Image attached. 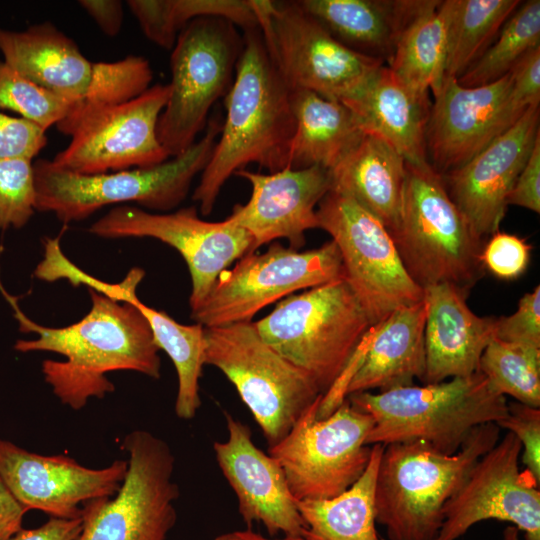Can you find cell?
<instances>
[{"label":"cell","instance_id":"cell-50","mask_svg":"<svg viewBox=\"0 0 540 540\" xmlns=\"http://www.w3.org/2000/svg\"><path fill=\"white\" fill-rule=\"evenodd\" d=\"M520 530L514 525H509L503 530L502 540H520Z\"/></svg>","mask_w":540,"mask_h":540},{"label":"cell","instance_id":"cell-17","mask_svg":"<svg viewBox=\"0 0 540 540\" xmlns=\"http://www.w3.org/2000/svg\"><path fill=\"white\" fill-rule=\"evenodd\" d=\"M433 96L425 141L428 162L440 175L467 163L527 109L513 96L510 73L477 87L445 77Z\"/></svg>","mask_w":540,"mask_h":540},{"label":"cell","instance_id":"cell-42","mask_svg":"<svg viewBox=\"0 0 540 540\" xmlns=\"http://www.w3.org/2000/svg\"><path fill=\"white\" fill-rule=\"evenodd\" d=\"M46 145V131L22 117H11L0 112V159L32 160Z\"/></svg>","mask_w":540,"mask_h":540},{"label":"cell","instance_id":"cell-4","mask_svg":"<svg viewBox=\"0 0 540 540\" xmlns=\"http://www.w3.org/2000/svg\"><path fill=\"white\" fill-rule=\"evenodd\" d=\"M347 397L374 420L366 445L419 441L446 455L458 452L478 426L504 419L508 403L480 371L439 383Z\"/></svg>","mask_w":540,"mask_h":540},{"label":"cell","instance_id":"cell-44","mask_svg":"<svg viewBox=\"0 0 540 540\" xmlns=\"http://www.w3.org/2000/svg\"><path fill=\"white\" fill-rule=\"evenodd\" d=\"M512 93L525 108L540 103V46L526 52L510 69Z\"/></svg>","mask_w":540,"mask_h":540},{"label":"cell","instance_id":"cell-31","mask_svg":"<svg viewBox=\"0 0 540 540\" xmlns=\"http://www.w3.org/2000/svg\"><path fill=\"white\" fill-rule=\"evenodd\" d=\"M453 0H413L398 35L389 69L420 95L435 94L445 78L447 32Z\"/></svg>","mask_w":540,"mask_h":540},{"label":"cell","instance_id":"cell-20","mask_svg":"<svg viewBox=\"0 0 540 540\" xmlns=\"http://www.w3.org/2000/svg\"><path fill=\"white\" fill-rule=\"evenodd\" d=\"M539 104L464 165L442 174L447 192L476 235L498 231L508 195L540 134Z\"/></svg>","mask_w":540,"mask_h":540},{"label":"cell","instance_id":"cell-14","mask_svg":"<svg viewBox=\"0 0 540 540\" xmlns=\"http://www.w3.org/2000/svg\"><path fill=\"white\" fill-rule=\"evenodd\" d=\"M339 279H344V269L332 240L307 251L274 243L266 252L248 253L224 270L191 317L204 327L251 322L261 309L283 297Z\"/></svg>","mask_w":540,"mask_h":540},{"label":"cell","instance_id":"cell-32","mask_svg":"<svg viewBox=\"0 0 540 540\" xmlns=\"http://www.w3.org/2000/svg\"><path fill=\"white\" fill-rule=\"evenodd\" d=\"M382 444L372 445L362 476L342 494L297 502L306 540H384L376 529L374 491Z\"/></svg>","mask_w":540,"mask_h":540},{"label":"cell","instance_id":"cell-6","mask_svg":"<svg viewBox=\"0 0 540 540\" xmlns=\"http://www.w3.org/2000/svg\"><path fill=\"white\" fill-rule=\"evenodd\" d=\"M220 130L219 120L211 118L202 138L149 168L86 175L38 159L33 164L36 211L51 212L63 223L81 221L111 204L134 202L150 210L170 211L184 201L193 179L206 167Z\"/></svg>","mask_w":540,"mask_h":540},{"label":"cell","instance_id":"cell-26","mask_svg":"<svg viewBox=\"0 0 540 540\" xmlns=\"http://www.w3.org/2000/svg\"><path fill=\"white\" fill-rule=\"evenodd\" d=\"M4 62L42 88L71 103L86 92L92 64L78 45L50 22L22 32L0 28Z\"/></svg>","mask_w":540,"mask_h":540},{"label":"cell","instance_id":"cell-10","mask_svg":"<svg viewBox=\"0 0 540 540\" xmlns=\"http://www.w3.org/2000/svg\"><path fill=\"white\" fill-rule=\"evenodd\" d=\"M252 1L268 52L290 90L343 102L385 65L340 43L295 1Z\"/></svg>","mask_w":540,"mask_h":540},{"label":"cell","instance_id":"cell-23","mask_svg":"<svg viewBox=\"0 0 540 540\" xmlns=\"http://www.w3.org/2000/svg\"><path fill=\"white\" fill-rule=\"evenodd\" d=\"M426 302L399 308L372 326L346 372L345 396L423 382Z\"/></svg>","mask_w":540,"mask_h":540},{"label":"cell","instance_id":"cell-25","mask_svg":"<svg viewBox=\"0 0 540 540\" xmlns=\"http://www.w3.org/2000/svg\"><path fill=\"white\" fill-rule=\"evenodd\" d=\"M342 103L366 135L385 140L407 163L430 164L425 141L428 95L405 86L388 66L383 65L360 92Z\"/></svg>","mask_w":540,"mask_h":540},{"label":"cell","instance_id":"cell-5","mask_svg":"<svg viewBox=\"0 0 540 540\" xmlns=\"http://www.w3.org/2000/svg\"><path fill=\"white\" fill-rule=\"evenodd\" d=\"M411 279L422 289L452 284L466 293L483 277V240L430 164L406 162L400 213L388 230Z\"/></svg>","mask_w":540,"mask_h":540},{"label":"cell","instance_id":"cell-13","mask_svg":"<svg viewBox=\"0 0 540 540\" xmlns=\"http://www.w3.org/2000/svg\"><path fill=\"white\" fill-rule=\"evenodd\" d=\"M341 255L344 279L372 326L393 311L423 300L384 224L350 197L330 190L316 209Z\"/></svg>","mask_w":540,"mask_h":540},{"label":"cell","instance_id":"cell-9","mask_svg":"<svg viewBox=\"0 0 540 540\" xmlns=\"http://www.w3.org/2000/svg\"><path fill=\"white\" fill-rule=\"evenodd\" d=\"M243 45L237 26L218 17L194 19L178 35L170 57V95L157 124L170 157L196 142L210 109L228 93Z\"/></svg>","mask_w":540,"mask_h":540},{"label":"cell","instance_id":"cell-36","mask_svg":"<svg viewBox=\"0 0 540 540\" xmlns=\"http://www.w3.org/2000/svg\"><path fill=\"white\" fill-rule=\"evenodd\" d=\"M498 395L540 408V348L493 339L478 366Z\"/></svg>","mask_w":540,"mask_h":540},{"label":"cell","instance_id":"cell-48","mask_svg":"<svg viewBox=\"0 0 540 540\" xmlns=\"http://www.w3.org/2000/svg\"><path fill=\"white\" fill-rule=\"evenodd\" d=\"M26 512L0 477V540H9L22 529Z\"/></svg>","mask_w":540,"mask_h":540},{"label":"cell","instance_id":"cell-33","mask_svg":"<svg viewBox=\"0 0 540 540\" xmlns=\"http://www.w3.org/2000/svg\"><path fill=\"white\" fill-rule=\"evenodd\" d=\"M152 80L150 62L142 56L130 55L115 62H93L86 92L71 104L66 116L56 125L58 131L73 136L96 115L145 92Z\"/></svg>","mask_w":540,"mask_h":540},{"label":"cell","instance_id":"cell-45","mask_svg":"<svg viewBox=\"0 0 540 540\" xmlns=\"http://www.w3.org/2000/svg\"><path fill=\"white\" fill-rule=\"evenodd\" d=\"M507 205L540 212V134L508 195Z\"/></svg>","mask_w":540,"mask_h":540},{"label":"cell","instance_id":"cell-22","mask_svg":"<svg viewBox=\"0 0 540 540\" xmlns=\"http://www.w3.org/2000/svg\"><path fill=\"white\" fill-rule=\"evenodd\" d=\"M225 418L228 437L213 449L243 521L263 524L270 536L302 535L306 526L281 466L254 444L248 425L229 413Z\"/></svg>","mask_w":540,"mask_h":540},{"label":"cell","instance_id":"cell-34","mask_svg":"<svg viewBox=\"0 0 540 540\" xmlns=\"http://www.w3.org/2000/svg\"><path fill=\"white\" fill-rule=\"evenodd\" d=\"M520 4L519 0H453L445 77L458 79L492 43Z\"/></svg>","mask_w":540,"mask_h":540},{"label":"cell","instance_id":"cell-16","mask_svg":"<svg viewBox=\"0 0 540 540\" xmlns=\"http://www.w3.org/2000/svg\"><path fill=\"white\" fill-rule=\"evenodd\" d=\"M522 446L507 432L471 468L443 508L435 540H458L485 520L512 523L525 540H540V482L520 469Z\"/></svg>","mask_w":540,"mask_h":540},{"label":"cell","instance_id":"cell-40","mask_svg":"<svg viewBox=\"0 0 540 540\" xmlns=\"http://www.w3.org/2000/svg\"><path fill=\"white\" fill-rule=\"evenodd\" d=\"M513 433L522 446L521 462L540 482V408L513 401L507 403V415L496 423Z\"/></svg>","mask_w":540,"mask_h":540},{"label":"cell","instance_id":"cell-38","mask_svg":"<svg viewBox=\"0 0 540 540\" xmlns=\"http://www.w3.org/2000/svg\"><path fill=\"white\" fill-rule=\"evenodd\" d=\"M31 159H0V229L23 227L36 211Z\"/></svg>","mask_w":540,"mask_h":540},{"label":"cell","instance_id":"cell-47","mask_svg":"<svg viewBox=\"0 0 540 540\" xmlns=\"http://www.w3.org/2000/svg\"><path fill=\"white\" fill-rule=\"evenodd\" d=\"M78 3L105 35L115 37L119 34L124 18L123 3L121 1L80 0Z\"/></svg>","mask_w":540,"mask_h":540},{"label":"cell","instance_id":"cell-28","mask_svg":"<svg viewBox=\"0 0 540 540\" xmlns=\"http://www.w3.org/2000/svg\"><path fill=\"white\" fill-rule=\"evenodd\" d=\"M329 173L330 190L353 199L388 230L395 226L400 213L406 161L389 143L367 134Z\"/></svg>","mask_w":540,"mask_h":540},{"label":"cell","instance_id":"cell-46","mask_svg":"<svg viewBox=\"0 0 540 540\" xmlns=\"http://www.w3.org/2000/svg\"><path fill=\"white\" fill-rule=\"evenodd\" d=\"M82 528V519L50 517L43 525L21 529L9 540H76Z\"/></svg>","mask_w":540,"mask_h":540},{"label":"cell","instance_id":"cell-24","mask_svg":"<svg viewBox=\"0 0 540 540\" xmlns=\"http://www.w3.org/2000/svg\"><path fill=\"white\" fill-rule=\"evenodd\" d=\"M423 290L426 367L422 383L477 372L484 350L495 339L497 318L476 315L467 305L469 294L452 284H435Z\"/></svg>","mask_w":540,"mask_h":540},{"label":"cell","instance_id":"cell-37","mask_svg":"<svg viewBox=\"0 0 540 540\" xmlns=\"http://www.w3.org/2000/svg\"><path fill=\"white\" fill-rule=\"evenodd\" d=\"M71 104L0 62V109L12 110L46 131L66 116Z\"/></svg>","mask_w":540,"mask_h":540},{"label":"cell","instance_id":"cell-49","mask_svg":"<svg viewBox=\"0 0 540 540\" xmlns=\"http://www.w3.org/2000/svg\"><path fill=\"white\" fill-rule=\"evenodd\" d=\"M214 540H306L302 535H284L282 538H268L264 537L256 532H253L250 528L246 530L232 531L224 534H220L214 538Z\"/></svg>","mask_w":540,"mask_h":540},{"label":"cell","instance_id":"cell-27","mask_svg":"<svg viewBox=\"0 0 540 540\" xmlns=\"http://www.w3.org/2000/svg\"><path fill=\"white\" fill-rule=\"evenodd\" d=\"M141 268L131 269L119 283H107L95 279L92 289L121 302L133 304L147 320L155 344L171 359L178 376V392L175 402L176 415L184 420L192 419L201 406L199 380L205 364V327L199 323L184 325L166 312L156 310L136 295V288L144 277Z\"/></svg>","mask_w":540,"mask_h":540},{"label":"cell","instance_id":"cell-41","mask_svg":"<svg viewBox=\"0 0 540 540\" xmlns=\"http://www.w3.org/2000/svg\"><path fill=\"white\" fill-rule=\"evenodd\" d=\"M495 338L540 348V286L519 300L517 310L497 318Z\"/></svg>","mask_w":540,"mask_h":540},{"label":"cell","instance_id":"cell-11","mask_svg":"<svg viewBox=\"0 0 540 540\" xmlns=\"http://www.w3.org/2000/svg\"><path fill=\"white\" fill-rule=\"evenodd\" d=\"M320 395L297 419L288 434L269 447L296 499L336 497L364 473L372 445L365 440L373 418L345 399L329 416L318 419Z\"/></svg>","mask_w":540,"mask_h":540},{"label":"cell","instance_id":"cell-7","mask_svg":"<svg viewBox=\"0 0 540 540\" xmlns=\"http://www.w3.org/2000/svg\"><path fill=\"white\" fill-rule=\"evenodd\" d=\"M254 326L324 396L344 374L372 324L345 279H339L288 296Z\"/></svg>","mask_w":540,"mask_h":540},{"label":"cell","instance_id":"cell-1","mask_svg":"<svg viewBox=\"0 0 540 540\" xmlns=\"http://www.w3.org/2000/svg\"><path fill=\"white\" fill-rule=\"evenodd\" d=\"M5 296L19 323V330L37 335L18 340L20 352L48 351L66 360H44V380L54 395L73 410L86 406L92 397L102 399L115 390L106 377L112 371L129 370L154 379L160 377L159 348L143 314L131 303L121 302L89 289L91 308L78 322L66 327H46L28 318L17 299Z\"/></svg>","mask_w":540,"mask_h":540},{"label":"cell","instance_id":"cell-12","mask_svg":"<svg viewBox=\"0 0 540 540\" xmlns=\"http://www.w3.org/2000/svg\"><path fill=\"white\" fill-rule=\"evenodd\" d=\"M121 448L129 456L125 478L114 496L83 504L76 540H166L176 523L180 492L169 445L149 431L134 430Z\"/></svg>","mask_w":540,"mask_h":540},{"label":"cell","instance_id":"cell-43","mask_svg":"<svg viewBox=\"0 0 540 540\" xmlns=\"http://www.w3.org/2000/svg\"><path fill=\"white\" fill-rule=\"evenodd\" d=\"M126 3L146 38L161 48L172 50L179 33L170 21L169 0H128Z\"/></svg>","mask_w":540,"mask_h":540},{"label":"cell","instance_id":"cell-15","mask_svg":"<svg viewBox=\"0 0 540 540\" xmlns=\"http://www.w3.org/2000/svg\"><path fill=\"white\" fill-rule=\"evenodd\" d=\"M89 231L107 239L149 237L175 248L190 272L191 311L203 302L224 270L253 253V239L245 229L229 218L202 220L195 207L151 213L132 205H118L94 222Z\"/></svg>","mask_w":540,"mask_h":540},{"label":"cell","instance_id":"cell-21","mask_svg":"<svg viewBox=\"0 0 540 540\" xmlns=\"http://www.w3.org/2000/svg\"><path fill=\"white\" fill-rule=\"evenodd\" d=\"M235 175L247 180L252 192L228 218L251 235L253 252L281 238L298 250L305 244V232L318 228L316 206L331 189L329 170L312 166L262 174L241 169Z\"/></svg>","mask_w":540,"mask_h":540},{"label":"cell","instance_id":"cell-3","mask_svg":"<svg viewBox=\"0 0 540 540\" xmlns=\"http://www.w3.org/2000/svg\"><path fill=\"white\" fill-rule=\"evenodd\" d=\"M500 427L487 423L473 430L453 455L423 442L384 445L377 471L376 523L389 540H435L443 508L474 464L499 441Z\"/></svg>","mask_w":540,"mask_h":540},{"label":"cell","instance_id":"cell-35","mask_svg":"<svg viewBox=\"0 0 540 540\" xmlns=\"http://www.w3.org/2000/svg\"><path fill=\"white\" fill-rule=\"evenodd\" d=\"M487 49L457 79L465 87L494 82L529 50L540 46V1L520 4Z\"/></svg>","mask_w":540,"mask_h":540},{"label":"cell","instance_id":"cell-30","mask_svg":"<svg viewBox=\"0 0 540 540\" xmlns=\"http://www.w3.org/2000/svg\"><path fill=\"white\" fill-rule=\"evenodd\" d=\"M346 47L389 63L413 0H297Z\"/></svg>","mask_w":540,"mask_h":540},{"label":"cell","instance_id":"cell-39","mask_svg":"<svg viewBox=\"0 0 540 540\" xmlns=\"http://www.w3.org/2000/svg\"><path fill=\"white\" fill-rule=\"evenodd\" d=\"M531 245L525 239L496 231L483 245L481 262L495 277L513 280L520 277L530 262Z\"/></svg>","mask_w":540,"mask_h":540},{"label":"cell","instance_id":"cell-8","mask_svg":"<svg viewBox=\"0 0 540 540\" xmlns=\"http://www.w3.org/2000/svg\"><path fill=\"white\" fill-rule=\"evenodd\" d=\"M205 340V364L218 368L235 386L269 447L322 395L305 372L260 337L254 322L205 327Z\"/></svg>","mask_w":540,"mask_h":540},{"label":"cell","instance_id":"cell-18","mask_svg":"<svg viewBox=\"0 0 540 540\" xmlns=\"http://www.w3.org/2000/svg\"><path fill=\"white\" fill-rule=\"evenodd\" d=\"M170 85L157 83L139 96L93 117L52 160L79 174L94 175L149 168L170 157L157 136V124Z\"/></svg>","mask_w":540,"mask_h":540},{"label":"cell","instance_id":"cell-29","mask_svg":"<svg viewBox=\"0 0 540 540\" xmlns=\"http://www.w3.org/2000/svg\"><path fill=\"white\" fill-rule=\"evenodd\" d=\"M295 132L287 168H334L366 135L351 110L342 102L308 90H291Z\"/></svg>","mask_w":540,"mask_h":540},{"label":"cell","instance_id":"cell-2","mask_svg":"<svg viewBox=\"0 0 540 540\" xmlns=\"http://www.w3.org/2000/svg\"><path fill=\"white\" fill-rule=\"evenodd\" d=\"M243 50L226 94V116L192 200L208 216L228 178L250 163L274 173L287 168L295 132L291 90L272 60L260 28L243 31Z\"/></svg>","mask_w":540,"mask_h":540},{"label":"cell","instance_id":"cell-19","mask_svg":"<svg viewBox=\"0 0 540 540\" xmlns=\"http://www.w3.org/2000/svg\"><path fill=\"white\" fill-rule=\"evenodd\" d=\"M127 469L128 460L91 469L63 454L41 455L0 440L1 479L27 511L50 517L81 518L84 503L117 493Z\"/></svg>","mask_w":540,"mask_h":540}]
</instances>
